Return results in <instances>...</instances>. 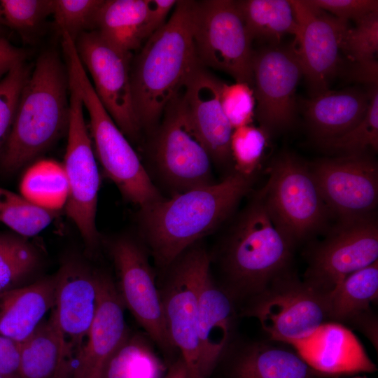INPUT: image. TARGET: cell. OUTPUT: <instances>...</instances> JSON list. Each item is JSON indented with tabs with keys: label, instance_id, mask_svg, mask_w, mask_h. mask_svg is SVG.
Masks as SVG:
<instances>
[{
	"label": "cell",
	"instance_id": "cell-1",
	"mask_svg": "<svg viewBox=\"0 0 378 378\" xmlns=\"http://www.w3.org/2000/svg\"><path fill=\"white\" fill-rule=\"evenodd\" d=\"M253 176L234 172L222 181L163 198L140 209L144 245L162 270L232 213L252 186Z\"/></svg>",
	"mask_w": 378,
	"mask_h": 378
},
{
	"label": "cell",
	"instance_id": "cell-2",
	"mask_svg": "<svg viewBox=\"0 0 378 378\" xmlns=\"http://www.w3.org/2000/svg\"><path fill=\"white\" fill-rule=\"evenodd\" d=\"M195 1H177L167 21L132 58L130 81L141 129L154 128L168 104L201 66L193 41Z\"/></svg>",
	"mask_w": 378,
	"mask_h": 378
},
{
	"label": "cell",
	"instance_id": "cell-3",
	"mask_svg": "<svg viewBox=\"0 0 378 378\" xmlns=\"http://www.w3.org/2000/svg\"><path fill=\"white\" fill-rule=\"evenodd\" d=\"M69 76L58 52L38 57L22 88L13 127L0 155V171L11 174L53 146L69 123Z\"/></svg>",
	"mask_w": 378,
	"mask_h": 378
},
{
	"label": "cell",
	"instance_id": "cell-4",
	"mask_svg": "<svg viewBox=\"0 0 378 378\" xmlns=\"http://www.w3.org/2000/svg\"><path fill=\"white\" fill-rule=\"evenodd\" d=\"M294 247L273 224L258 192L219 251L218 281L240 306L290 269Z\"/></svg>",
	"mask_w": 378,
	"mask_h": 378
},
{
	"label": "cell",
	"instance_id": "cell-5",
	"mask_svg": "<svg viewBox=\"0 0 378 378\" xmlns=\"http://www.w3.org/2000/svg\"><path fill=\"white\" fill-rule=\"evenodd\" d=\"M62 46L68 75L88 113L92 145L105 174L125 200L140 209L163 199L127 138L96 95L75 42L66 34L62 36Z\"/></svg>",
	"mask_w": 378,
	"mask_h": 378
},
{
	"label": "cell",
	"instance_id": "cell-6",
	"mask_svg": "<svg viewBox=\"0 0 378 378\" xmlns=\"http://www.w3.org/2000/svg\"><path fill=\"white\" fill-rule=\"evenodd\" d=\"M258 191L274 226L295 247L324 227L330 211L307 165L290 153L267 169Z\"/></svg>",
	"mask_w": 378,
	"mask_h": 378
},
{
	"label": "cell",
	"instance_id": "cell-7",
	"mask_svg": "<svg viewBox=\"0 0 378 378\" xmlns=\"http://www.w3.org/2000/svg\"><path fill=\"white\" fill-rule=\"evenodd\" d=\"M239 316L257 318L270 340L298 342L329 321L328 296L289 269L243 303Z\"/></svg>",
	"mask_w": 378,
	"mask_h": 378
},
{
	"label": "cell",
	"instance_id": "cell-8",
	"mask_svg": "<svg viewBox=\"0 0 378 378\" xmlns=\"http://www.w3.org/2000/svg\"><path fill=\"white\" fill-rule=\"evenodd\" d=\"M211 267V256L200 241L163 270L164 276L158 284L170 339L186 363L191 378H198V300Z\"/></svg>",
	"mask_w": 378,
	"mask_h": 378
},
{
	"label": "cell",
	"instance_id": "cell-9",
	"mask_svg": "<svg viewBox=\"0 0 378 378\" xmlns=\"http://www.w3.org/2000/svg\"><path fill=\"white\" fill-rule=\"evenodd\" d=\"M193 41L196 56L206 66L252 88V40L236 1H195Z\"/></svg>",
	"mask_w": 378,
	"mask_h": 378
},
{
	"label": "cell",
	"instance_id": "cell-10",
	"mask_svg": "<svg viewBox=\"0 0 378 378\" xmlns=\"http://www.w3.org/2000/svg\"><path fill=\"white\" fill-rule=\"evenodd\" d=\"M69 123L62 163L69 192L64 207L86 246L93 249L99 241L96 214L100 176L89 128L84 117L83 102L75 82L69 76Z\"/></svg>",
	"mask_w": 378,
	"mask_h": 378
},
{
	"label": "cell",
	"instance_id": "cell-11",
	"mask_svg": "<svg viewBox=\"0 0 378 378\" xmlns=\"http://www.w3.org/2000/svg\"><path fill=\"white\" fill-rule=\"evenodd\" d=\"M108 251L117 273L116 287L125 308L145 333L167 356L178 351L165 323L155 274L144 244L127 235L108 243Z\"/></svg>",
	"mask_w": 378,
	"mask_h": 378
},
{
	"label": "cell",
	"instance_id": "cell-12",
	"mask_svg": "<svg viewBox=\"0 0 378 378\" xmlns=\"http://www.w3.org/2000/svg\"><path fill=\"white\" fill-rule=\"evenodd\" d=\"M162 115L153 148L162 181L174 195L213 183L212 158L185 109L181 93Z\"/></svg>",
	"mask_w": 378,
	"mask_h": 378
},
{
	"label": "cell",
	"instance_id": "cell-13",
	"mask_svg": "<svg viewBox=\"0 0 378 378\" xmlns=\"http://www.w3.org/2000/svg\"><path fill=\"white\" fill-rule=\"evenodd\" d=\"M378 260V225L373 215L340 220L311 250L303 281L328 296L348 275Z\"/></svg>",
	"mask_w": 378,
	"mask_h": 378
},
{
	"label": "cell",
	"instance_id": "cell-14",
	"mask_svg": "<svg viewBox=\"0 0 378 378\" xmlns=\"http://www.w3.org/2000/svg\"><path fill=\"white\" fill-rule=\"evenodd\" d=\"M75 46L98 99L126 137L136 140L141 128L132 100V54L110 44L95 29L80 34Z\"/></svg>",
	"mask_w": 378,
	"mask_h": 378
},
{
	"label": "cell",
	"instance_id": "cell-15",
	"mask_svg": "<svg viewBox=\"0 0 378 378\" xmlns=\"http://www.w3.org/2000/svg\"><path fill=\"white\" fill-rule=\"evenodd\" d=\"M255 117L267 134L290 127L295 121L297 86L303 76L296 48L277 45L253 52Z\"/></svg>",
	"mask_w": 378,
	"mask_h": 378
},
{
	"label": "cell",
	"instance_id": "cell-16",
	"mask_svg": "<svg viewBox=\"0 0 378 378\" xmlns=\"http://www.w3.org/2000/svg\"><path fill=\"white\" fill-rule=\"evenodd\" d=\"M330 213L340 220L373 215L378 167L365 153L323 158L308 166Z\"/></svg>",
	"mask_w": 378,
	"mask_h": 378
},
{
	"label": "cell",
	"instance_id": "cell-17",
	"mask_svg": "<svg viewBox=\"0 0 378 378\" xmlns=\"http://www.w3.org/2000/svg\"><path fill=\"white\" fill-rule=\"evenodd\" d=\"M299 27L296 49L312 96L329 90L340 63V54L349 29L340 20L313 5L309 0H290Z\"/></svg>",
	"mask_w": 378,
	"mask_h": 378
},
{
	"label": "cell",
	"instance_id": "cell-18",
	"mask_svg": "<svg viewBox=\"0 0 378 378\" xmlns=\"http://www.w3.org/2000/svg\"><path fill=\"white\" fill-rule=\"evenodd\" d=\"M98 270L80 257L71 255L54 274L55 303L49 316L75 361L95 315Z\"/></svg>",
	"mask_w": 378,
	"mask_h": 378
},
{
	"label": "cell",
	"instance_id": "cell-19",
	"mask_svg": "<svg viewBox=\"0 0 378 378\" xmlns=\"http://www.w3.org/2000/svg\"><path fill=\"white\" fill-rule=\"evenodd\" d=\"M125 309L115 280L98 270L97 309L76 359L72 378H101L106 362L130 332Z\"/></svg>",
	"mask_w": 378,
	"mask_h": 378
},
{
	"label": "cell",
	"instance_id": "cell-20",
	"mask_svg": "<svg viewBox=\"0 0 378 378\" xmlns=\"http://www.w3.org/2000/svg\"><path fill=\"white\" fill-rule=\"evenodd\" d=\"M220 364L225 378H332L312 368L291 344L269 338L237 335Z\"/></svg>",
	"mask_w": 378,
	"mask_h": 378
},
{
	"label": "cell",
	"instance_id": "cell-21",
	"mask_svg": "<svg viewBox=\"0 0 378 378\" xmlns=\"http://www.w3.org/2000/svg\"><path fill=\"white\" fill-rule=\"evenodd\" d=\"M239 308L211 272L202 285L197 318L198 378H209L237 337Z\"/></svg>",
	"mask_w": 378,
	"mask_h": 378
},
{
	"label": "cell",
	"instance_id": "cell-22",
	"mask_svg": "<svg viewBox=\"0 0 378 378\" xmlns=\"http://www.w3.org/2000/svg\"><path fill=\"white\" fill-rule=\"evenodd\" d=\"M222 82L199 66L188 78L181 96L212 160L225 164L232 158L230 146L233 129L220 102Z\"/></svg>",
	"mask_w": 378,
	"mask_h": 378
},
{
	"label": "cell",
	"instance_id": "cell-23",
	"mask_svg": "<svg viewBox=\"0 0 378 378\" xmlns=\"http://www.w3.org/2000/svg\"><path fill=\"white\" fill-rule=\"evenodd\" d=\"M290 344L312 368L332 378L377 370L351 330L338 323L328 321L309 338Z\"/></svg>",
	"mask_w": 378,
	"mask_h": 378
},
{
	"label": "cell",
	"instance_id": "cell-24",
	"mask_svg": "<svg viewBox=\"0 0 378 378\" xmlns=\"http://www.w3.org/2000/svg\"><path fill=\"white\" fill-rule=\"evenodd\" d=\"M378 296V260L345 277L328 295L329 321L361 331L377 342V318L370 304Z\"/></svg>",
	"mask_w": 378,
	"mask_h": 378
},
{
	"label": "cell",
	"instance_id": "cell-25",
	"mask_svg": "<svg viewBox=\"0 0 378 378\" xmlns=\"http://www.w3.org/2000/svg\"><path fill=\"white\" fill-rule=\"evenodd\" d=\"M55 295L54 274L0 293V334L22 343L51 311Z\"/></svg>",
	"mask_w": 378,
	"mask_h": 378
},
{
	"label": "cell",
	"instance_id": "cell-26",
	"mask_svg": "<svg viewBox=\"0 0 378 378\" xmlns=\"http://www.w3.org/2000/svg\"><path fill=\"white\" fill-rule=\"evenodd\" d=\"M369 101V93L357 89L328 90L306 102L305 117L319 142L355 127L364 118Z\"/></svg>",
	"mask_w": 378,
	"mask_h": 378
},
{
	"label": "cell",
	"instance_id": "cell-27",
	"mask_svg": "<svg viewBox=\"0 0 378 378\" xmlns=\"http://www.w3.org/2000/svg\"><path fill=\"white\" fill-rule=\"evenodd\" d=\"M74 365L50 316L21 343L20 378H72Z\"/></svg>",
	"mask_w": 378,
	"mask_h": 378
},
{
	"label": "cell",
	"instance_id": "cell-28",
	"mask_svg": "<svg viewBox=\"0 0 378 378\" xmlns=\"http://www.w3.org/2000/svg\"><path fill=\"white\" fill-rule=\"evenodd\" d=\"M149 0H105L95 30L118 50L132 54L150 36Z\"/></svg>",
	"mask_w": 378,
	"mask_h": 378
},
{
	"label": "cell",
	"instance_id": "cell-29",
	"mask_svg": "<svg viewBox=\"0 0 378 378\" xmlns=\"http://www.w3.org/2000/svg\"><path fill=\"white\" fill-rule=\"evenodd\" d=\"M251 40L279 44L281 38L292 34L295 38L299 27L290 1H236Z\"/></svg>",
	"mask_w": 378,
	"mask_h": 378
},
{
	"label": "cell",
	"instance_id": "cell-30",
	"mask_svg": "<svg viewBox=\"0 0 378 378\" xmlns=\"http://www.w3.org/2000/svg\"><path fill=\"white\" fill-rule=\"evenodd\" d=\"M153 344L146 334L130 332L106 362L101 378H163L166 370Z\"/></svg>",
	"mask_w": 378,
	"mask_h": 378
},
{
	"label": "cell",
	"instance_id": "cell-31",
	"mask_svg": "<svg viewBox=\"0 0 378 378\" xmlns=\"http://www.w3.org/2000/svg\"><path fill=\"white\" fill-rule=\"evenodd\" d=\"M41 265V254L29 238L0 231V293L37 279Z\"/></svg>",
	"mask_w": 378,
	"mask_h": 378
},
{
	"label": "cell",
	"instance_id": "cell-32",
	"mask_svg": "<svg viewBox=\"0 0 378 378\" xmlns=\"http://www.w3.org/2000/svg\"><path fill=\"white\" fill-rule=\"evenodd\" d=\"M20 191L38 206L59 211L65 206L69 192L63 164L51 159L34 161L22 176Z\"/></svg>",
	"mask_w": 378,
	"mask_h": 378
},
{
	"label": "cell",
	"instance_id": "cell-33",
	"mask_svg": "<svg viewBox=\"0 0 378 378\" xmlns=\"http://www.w3.org/2000/svg\"><path fill=\"white\" fill-rule=\"evenodd\" d=\"M58 211L32 203L20 194L0 187V222L26 238L36 236L57 216Z\"/></svg>",
	"mask_w": 378,
	"mask_h": 378
},
{
	"label": "cell",
	"instance_id": "cell-34",
	"mask_svg": "<svg viewBox=\"0 0 378 378\" xmlns=\"http://www.w3.org/2000/svg\"><path fill=\"white\" fill-rule=\"evenodd\" d=\"M370 101L364 118L346 132L318 143L325 149L344 155L365 153L368 148L378 149V90L372 86Z\"/></svg>",
	"mask_w": 378,
	"mask_h": 378
},
{
	"label": "cell",
	"instance_id": "cell-35",
	"mask_svg": "<svg viewBox=\"0 0 378 378\" xmlns=\"http://www.w3.org/2000/svg\"><path fill=\"white\" fill-rule=\"evenodd\" d=\"M104 1L52 0V15L58 31L75 42L83 33L94 30Z\"/></svg>",
	"mask_w": 378,
	"mask_h": 378
},
{
	"label": "cell",
	"instance_id": "cell-36",
	"mask_svg": "<svg viewBox=\"0 0 378 378\" xmlns=\"http://www.w3.org/2000/svg\"><path fill=\"white\" fill-rule=\"evenodd\" d=\"M52 10V0H0V25L31 38Z\"/></svg>",
	"mask_w": 378,
	"mask_h": 378
},
{
	"label": "cell",
	"instance_id": "cell-37",
	"mask_svg": "<svg viewBox=\"0 0 378 378\" xmlns=\"http://www.w3.org/2000/svg\"><path fill=\"white\" fill-rule=\"evenodd\" d=\"M267 136L263 129L252 124L232 130L230 148L237 172L253 176L263 155Z\"/></svg>",
	"mask_w": 378,
	"mask_h": 378
},
{
	"label": "cell",
	"instance_id": "cell-38",
	"mask_svg": "<svg viewBox=\"0 0 378 378\" xmlns=\"http://www.w3.org/2000/svg\"><path fill=\"white\" fill-rule=\"evenodd\" d=\"M30 72L24 62L13 66L0 80V155L9 137L21 92Z\"/></svg>",
	"mask_w": 378,
	"mask_h": 378
},
{
	"label": "cell",
	"instance_id": "cell-39",
	"mask_svg": "<svg viewBox=\"0 0 378 378\" xmlns=\"http://www.w3.org/2000/svg\"><path fill=\"white\" fill-rule=\"evenodd\" d=\"M342 52L356 64L373 62L378 52V10L374 11L350 27L345 36Z\"/></svg>",
	"mask_w": 378,
	"mask_h": 378
},
{
	"label": "cell",
	"instance_id": "cell-40",
	"mask_svg": "<svg viewBox=\"0 0 378 378\" xmlns=\"http://www.w3.org/2000/svg\"><path fill=\"white\" fill-rule=\"evenodd\" d=\"M220 102L232 129L252 124L255 99L253 88L246 83L227 84L222 82Z\"/></svg>",
	"mask_w": 378,
	"mask_h": 378
},
{
	"label": "cell",
	"instance_id": "cell-41",
	"mask_svg": "<svg viewBox=\"0 0 378 378\" xmlns=\"http://www.w3.org/2000/svg\"><path fill=\"white\" fill-rule=\"evenodd\" d=\"M319 9L337 18L355 22L367 15L378 10V1L374 0H309Z\"/></svg>",
	"mask_w": 378,
	"mask_h": 378
},
{
	"label": "cell",
	"instance_id": "cell-42",
	"mask_svg": "<svg viewBox=\"0 0 378 378\" xmlns=\"http://www.w3.org/2000/svg\"><path fill=\"white\" fill-rule=\"evenodd\" d=\"M21 343L0 334V374L5 378H20Z\"/></svg>",
	"mask_w": 378,
	"mask_h": 378
},
{
	"label": "cell",
	"instance_id": "cell-43",
	"mask_svg": "<svg viewBox=\"0 0 378 378\" xmlns=\"http://www.w3.org/2000/svg\"><path fill=\"white\" fill-rule=\"evenodd\" d=\"M27 52L0 37V80L15 65L24 62Z\"/></svg>",
	"mask_w": 378,
	"mask_h": 378
},
{
	"label": "cell",
	"instance_id": "cell-44",
	"mask_svg": "<svg viewBox=\"0 0 378 378\" xmlns=\"http://www.w3.org/2000/svg\"><path fill=\"white\" fill-rule=\"evenodd\" d=\"M176 3L175 0H149L148 24L150 35L166 22L167 16Z\"/></svg>",
	"mask_w": 378,
	"mask_h": 378
},
{
	"label": "cell",
	"instance_id": "cell-45",
	"mask_svg": "<svg viewBox=\"0 0 378 378\" xmlns=\"http://www.w3.org/2000/svg\"><path fill=\"white\" fill-rule=\"evenodd\" d=\"M163 378H191V376L186 363L179 356L167 368Z\"/></svg>",
	"mask_w": 378,
	"mask_h": 378
},
{
	"label": "cell",
	"instance_id": "cell-46",
	"mask_svg": "<svg viewBox=\"0 0 378 378\" xmlns=\"http://www.w3.org/2000/svg\"><path fill=\"white\" fill-rule=\"evenodd\" d=\"M0 37H3L2 36V26L0 25Z\"/></svg>",
	"mask_w": 378,
	"mask_h": 378
},
{
	"label": "cell",
	"instance_id": "cell-47",
	"mask_svg": "<svg viewBox=\"0 0 378 378\" xmlns=\"http://www.w3.org/2000/svg\"><path fill=\"white\" fill-rule=\"evenodd\" d=\"M353 378H366L365 377H353Z\"/></svg>",
	"mask_w": 378,
	"mask_h": 378
},
{
	"label": "cell",
	"instance_id": "cell-48",
	"mask_svg": "<svg viewBox=\"0 0 378 378\" xmlns=\"http://www.w3.org/2000/svg\"><path fill=\"white\" fill-rule=\"evenodd\" d=\"M0 378H5V377L0 374Z\"/></svg>",
	"mask_w": 378,
	"mask_h": 378
}]
</instances>
